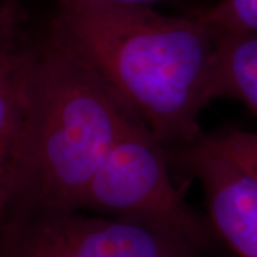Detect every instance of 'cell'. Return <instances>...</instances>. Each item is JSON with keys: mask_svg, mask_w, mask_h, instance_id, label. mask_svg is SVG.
I'll use <instances>...</instances> for the list:
<instances>
[{"mask_svg": "<svg viewBox=\"0 0 257 257\" xmlns=\"http://www.w3.org/2000/svg\"><path fill=\"white\" fill-rule=\"evenodd\" d=\"M49 32L84 59L166 147L202 136L214 99L216 37L196 13L166 16L145 5L57 0Z\"/></svg>", "mask_w": 257, "mask_h": 257, "instance_id": "obj_1", "label": "cell"}, {"mask_svg": "<svg viewBox=\"0 0 257 257\" xmlns=\"http://www.w3.org/2000/svg\"><path fill=\"white\" fill-rule=\"evenodd\" d=\"M13 189L0 214L80 211L104 160L142 121L90 64L50 32L28 43Z\"/></svg>", "mask_w": 257, "mask_h": 257, "instance_id": "obj_2", "label": "cell"}, {"mask_svg": "<svg viewBox=\"0 0 257 257\" xmlns=\"http://www.w3.org/2000/svg\"><path fill=\"white\" fill-rule=\"evenodd\" d=\"M169 150L143 121L120 139L84 194L80 211L140 224L206 253L217 239L169 173Z\"/></svg>", "mask_w": 257, "mask_h": 257, "instance_id": "obj_3", "label": "cell"}, {"mask_svg": "<svg viewBox=\"0 0 257 257\" xmlns=\"http://www.w3.org/2000/svg\"><path fill=\"white\" fill-rule=\"evenodd\" d=\"M0 257L204 256L140 224L82 211H42L0 217Z\"/></svg>", "mask_w": 257, "mask_h": 257, "instance_id": "obj_4", "label": "cell"}, {"mask_svg": "<svg viewBox=\"0 0 257 257\" xmlns=\"http://www.w3.org/2000/svg\"><path fill=\"white\" fill-rule=\"evenodd\" d=\"M169 150V149H167ZM169 156L202 186L217 239L239 257H257V180L200 136Z\"/></svg>", "mask_w": 257, "mask_h": 257, "instance_id": "obj_5", "label": "cell"}, {"mask_svg": "<svg viewBox=\"0 0 257 257\" xmlns=\"http://www.w3.org/2000/svg\"><path fill=\"white\" fill-rule=\"evenodd\" d=\"M26 42L12 5L0 9V214L16 176L22 130V69Z\"/></svg>", "mask_w": 257, "mask_h": 257, "instance_id": "obj_6", "label": "cell"}, {"mask_svg": "<svg viewBox=\"0 0 257 257\" xmlns=\"http://www.w3.org/2000/svg\"><path fill=\"white\" fill-rule=\"evenodd\" d=\"M214 37V99H236L257 117V35Z\"/></svg>", "mask_w": 257, "mask_h": 257, "instance_id": "obj_7", "label": "cell"}, {"mask_svg": "<svg viewBox=\"0 0 257 257\" xmlns=\"http://www.w3.org/2000/svg\"><path fill=\"white\" fill-rule=\"evenodd\" d=\"M196 15L214 36L257 35V0H219Z\"/></svg>", "mask_w": 257, "mask_h": 257, "instance_id": "obj_8", "label": "cell"}, {"mask_svg": "<svg viewBox=\"0 0 257 257\" xmlns=\"http://www.w3.org/2000/svg\"><path fill=\"white\" fill-rule=\"evenodd\" d=\"M203 136L213 149L257 180V132L224 128Z\"/></svg>", "mask_w": 257, "mask_h": 257, "instance_id": "obj_9", "label": "cell"}, {"mask_svg": "<svg viewBox=\"0 0 257 257\" xmlns=\"http://www.w3.org/2000/svg\"><path fill=\"white\" fill-rule=\"evenodd\" d=\"M101 2L123 3V5H145V6H147L149 3H153V2H159V0H101Z\"/></svg>", "mask_w": 257, "mask_h": 257, "instance_id": "obj_10", "label": "cell"}]
</instances>
